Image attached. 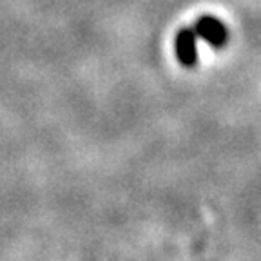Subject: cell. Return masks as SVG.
Here are the masks:
<instances>
[{"mask_svg": "<svg viewBox=\"0 0 261 261\" xmlns=\"http://www.w3.org/2000/svg\"><path fill=\"white\" fill-rule=\"evenodd\" d=\"M194 31L198 35V38L207 42L211 47L221 49L228 40V31L227 25L212 15H205L201 18H198L194 24Z\"/></svg>", "mask_w": 261, "mask_h": 261, "instance_id": "1", "label": "cell"}, {"mask_svg": "<svg viewBox=\"0 0 261 261\" xmlns=\"http://www.w3.org/2000/svg\"><path fill=\"white\" fill-rule=\"evenodd\" d=\"M176 58L185 67H192L198 62V35L194 28H181L174 37Z\"/></svg>", "mask_w": 261, "mask_h": 261, "instance_id": "2", "label": "cell"}]
</instances>
